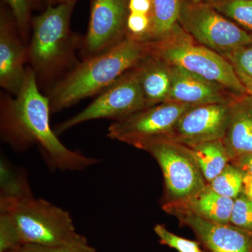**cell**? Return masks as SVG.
Returning a JSON list of instances; mask_svg holds the SVG:
<instances>
[{
  "label": "cell",
  "mask_w": 252,
  "mask_h": 252,
  "mask_svg": "<svg viewBox=\"0 0 252 252\" xmlns=\"http://www.w3.org/2000/svg\"><path fill=\"white\" fill-rule=\"evenodd\" d=\"M51 114L49 97L41 92L34 71L28 67L17 95L1 94V141L17 152L36 146L50 168L54 170L81 171L99 163V159L71 150L61 142L50 124Z\"/></svg>",
  "instance_id": "1"
},
{
  "label": "cell",
  "mask_w": 252,
  "mask_h": 252,
  "mask_svg": "<svg viewBox=\"0 0 252 252\" xmlns=\"http://www.w3.org/2000/svg\"><path fill=\"white\" fill-rule=\"evenodd\" d=\"M76 2L48 5L32 20L28 45V63L35 74L39 89L48 93L80 63L77 58L83 38L73 32L70 18Z\"/></svg>",
  "instance_id": "2"
},
{
  "label": "cell",
  "mask_w": 252,
  "mask_h": 252,
  "mask_svg": "<svg viewBox=\"0 0 252 252\" xmlns=\"http://www.w3.org/2000/svg\"><path fill=\"white\" fill-rule=\"evenodd\" d=\"M151 42L126 38L109 51L84 61L48 93L51 113L100 94L150 55Z\"/></svg>",
  "instance_id": "3"
},
{
  "label": "cell",
  "mask_w": 252,
  "mask_h": 252,
  "mask_svg": "<svg viewBox=\"0 0 252 252\" xmlns=\"http://www.w3.org/2000/svg\"><path fill=\"white\" fill-rule=\"evenodd\" d=\"M0 211L11 215L23 245L58 246L86 240L77 233L69 212L44 199L0 203Z\"/></svg>",
  "instance_id": "4"
},
{
  "label": "cell",
  "mask_w": 252,
  "mask_h": 252,
  "mask_svg": "<svg viewBox=\"0 0 252 252\" xmlns=\"http://www.w3.org/2000/svg\"><path fill=\"white\" fill-rule=\"evenodd\" d=\"M151 56L170 65L179 66L216 83L236 97L247 94L233 64L221 55L185 38L169 37L151 42Z\"/></svg>",
  "instance_id": "5"
},
{
  "label": "cell",
  "mask_w": 252,
  "mask_h": 252,
  "mask_svg": "<svg viewBox=\"0 0 252 252\" xmlns=\"http://www.w3.org/2000/svg\"><path fill=\"white\" fill-rule=\"evenodd\" d=\"M136 148L150 154L161 169L164 203L184 201L207 185L191 149L187 146L162 136L144 141Z\"/></svg>",
  "instance_id": "6"
},
{
  "label": "cell",
  "mask_w": 252,
  "mask_h": 252,
  "mask_svg": "<svg viewBox=\"0 0 252 252\" xmlns=\"http://www.w3.org/2000/svg\"><path fill=\"white\" fill-rule=\"evenodd\" d=\"M149 107L135 67L102 91L85 109L56 126L55 132L59 136L74 126L97 119L117 122Z\"/></svg>",
  "instance_id": "7"
},
{
  "label": "cell",
  "mask_w": 252,
  "mask_h": 252,
  "mask_svg": "<svg viewBox=\"0 0 252 252\" xmlns=\"http://www.w3.org/2000/svg\"><path fill=\"white\" fill-rule=\"evenodd\" d=\"M179 20L199 44L224 57L234 50L252 44V34L208 6L184 5Z\"/></svg>",
  "instance_id": "8"
},
{
  "label": "cell",
  "mask_w": 252,
  "mask_h": 252,
  "mask_svg": "<svg viewBox=\"0 0 252 252\" xmlns=\"http://www.w3.org/2000/svg\"><path fill=\"white\" fill-rule=\"evenodd\" d=\"M129 0H91V15L80 49L81 61L109 51L127 36Z\"/></svg>",
  "instance_id": "9"
},
{
  "label": "cell",
  "mask_w": 252,
  "mask_h": 252,
  "mask_svg": "<svg viewBox=\"0 0 252 252\" xmlns=\"http://www.w3.org/2000/svg\"><path fill=\"white\" fill-rule=\"evenodd\" d=\"M191 106L165 102L144 109L109 126L107 137L133 147L170 134L182 114Z\"/></svg>",
  "instance_id": "10"
},
{
  "label": "cell",
  "mask_w": 252,
  "mask_h": 252,
  "mask_svg": "<svg viewBox=\"0 0 252 252\" xmlns=\"http://www.w3.org/2000/svg\"><path fill=\"white\" fill-rule=\"evenodd\" d=\"M230 104H207L186 111L168 135L170 140L189 148L210 141L223 140L228 121Z\"/></svg>",
  "instance_id": "11"
},
{
  "label": "cell",
  "mask_w": 252,
  "mask_h": 252,
  "mask_svg": "<svg viewBox=\"0 0 252 252\" xmlns=\"http://www.w3.org/2000/svg\"><path fill=\"white\" fill-rule=\"evenodd\" d=\"M162 209L193 230L211 252H252V235L234 225L204 220L169 205H162Z\"/></svg>",
  "instance_id": "12"
},
{
  "label": "cell",
  "mask_w": 252,
  "mask_h": 252,
  "mask_svg": "<svg viewBox=\"0 0 252 252\" xmlns=\"http://www.w3.org/2000/svg\"><path fill=\"white\" fill-rule=\"evenodd\" d=\"M28 45L20 35L14 18L1 10L0 16V86L16 96L26 79Z\"/></svg>",
  "instance_id": "13"
},
{
  "label": "cell",
  "mask_w": 252,
  "mask_h": 252,
  "mask_svg": "<svg viewBox=\"0 0 252 252\" xmlns=\"http://www.w3.org/2000/svg\"><path fill=\"white\" fill-rule=\"evenodd\" d=\"M171 90L167 102L195 106L207 104H230L223 86L189 72L179 66L170 65Z\"/></svg>",
  "instance_id": "14"
},
{
  "label": "cell",
  "mask_w": 252,
  "mask_h": 252,
  "mask_svg": "<svg viewBox=\"0 0 252 252\" xmlns=\"http://www.w3.org/2000/svg\"><path fill=\"white\" fill-rule=\"evenodd\" d=\"M222 141L230 161L252 154V98L248 94L235 97L230 104L229 121Z\"/></svg>",
  "instance_id": "15"
},
{
  "label": "cell",
  "mask_w": 252,
  "mask_h": 252,
  "mask_svg": "<svg viewBox=\"0 0 252 252\" xmlns=\"http://www.w3.org/2000/svg\"><path fill=\"white\" fill-rule=\"evenodd\" d=\"M234 200L216 193L207 184L196 193L179 203H164L215 223L228 224Z\"/></svg>",
  "instance_id": "16"
},
{
  "label": "cell",
  "mask_w": 252,
  "mask_h": 252,
  "mask_svg": "<svg viewBox=\"0 0 252 252\" xmlns=\"http://www.w3.org/2000/svg\"><path fill=\"white\" fill-rule=\"evenodd\" d=\"M136 69L149 105L167 102L172 85L169 64L149 55L136 66Z\"/></svg>",
  "instance_id": "17"
},
{
  "label": "cell",
  "mask_w": 252,
  "mask_h": 252,
  "mask_svg": "<svg viewBox=\"0 0 252 252\" xmlns=\"http://www.w3.org/2000/svg\"><path fill=\"white\" fill-rule=\"evenodd\" d=\"M26 170L5 158L0 162V203H14L32 197Z\"/></svg>",
  "instance_id": "18"
},
{
  "label": "cell",
  "mask_w": 252,
  "mask_h": 252,
  "mask_svg": "<svg viewBox=\"0 0 252 252\" xmlns=\"http://www.w3.org/2000/svg\"><path fill=\"white\" fill-rule=\"evenodd\" d=\"M194 157L207 184H210L230 162L221 140L210 141L191 147Z\"/></svg>",
  "instance_id": "19"
},
{
  "label": "cell",
  "mask_w": 252,
  "mask_h": 252,
  "mask_svg": "<svg viewBox=\"0 0 252 252\" xmlns=\"http://www.w3.org/2000/svg\"><path fill=\"white\" fill-rule=\"evenodd\" d=\"M152 9L149 41H161L171 34L176 21L180 17V0H151Z\"/></svg>",
  "instance_id": "20"
},
{
  "label": "cell",
  "mask_w": 252,
  "mask_h": 252,
  "mask_svg": "<svg viewBox=\"0 0 252 252\" xmlns=\"http://www.w3.org/2000/svg\"><path fill=\"white\" fill-rule=\"evenodd\" d=\"M244 172L230 162L208 184L216 193L234 200L243 192Z\"/></svg>",
  "instance_id": "21"
},
{
  "label": "cell",
  "mask_w": 252,
  "mask_h": 252,
  "mask_svg": "<svg viewBox=\"0 0 252 252\" xmlns=\"http://www.w3.org/2000/svg\"><path fill=\"white\" fill-rule=\"evenodd\" d=\"M9 5L11 15L17 26L20 35L27 45L30 28L31 27V13L36 0H4Z\"/></svg>",
  "instance_id": "22"
},
{
  "label": "cell",
  "mask_w": 252,
  "mask_h": 252,
  "mask_svg": "<svg viewBox=\"0 0 252 252\" xmlns=\"http://www.w3.org/2000/svg\"><path fill=\"white\" fill-rule=\"evenodd\" d=\"M23 243L12 217L0 211V252L20 250Z\"/></svg>",
  "instance_id": "23"
},
{
  "label": "cell",
  "mask_w": 252,
  "mask_h": 252,
  "mask_svg": "<svg viewBox=\"0 0 252 252\" xmlns=\"http://www.w3.org/2000/svg\"><path fill=\"white\" fill-rule=\"evenodd\" d=\"M230 224L252 235V202L243 192L234 199Z\"/></svg>",
  "instance_id": "24"
},
{
  "label": "cell",
  "mask_w": 252,
  "mask_h": 252,
  "mask_svg": "<svg viewBox=\"0 0 252 252\" xmlns=\"http://www.w3.org/2000/svg\"><path fill=\"white\" fill-rule=\"evenodd\" d=\"M219 9L252 32V0H229L220 4Z\"/></svg>",
  "instance_id": "25"
},
{
  "label": "cell",
  "mask_w": 252,
  "mask_h": 252,
  "mask_svg": "<svg viewBox=\"0 0 252 252\" xmlns=\"http://www.w3.org/2000/svg\"><path fill=\"white\" fill-rule=\"evenodd\" d=\"M154 232L158 237L160 243L175 249L178 252H204L198 243L174 234L164 225H155Z\"/></svg>",
  "instance_id": "26"
},
{
  "label": "cell",
  "mask_w": 252,
  "mask_h": 252,
  "mask_svg": "<svg viewBox=\"0 0 252 252\" xmlns=\"http://www.w3.org/2000/svg\"><path fill=\"white\" fill-rule=\"evenodd\" d=\"M20 252H96L94 249L89 245L87 240L81 243L71 245H58V246H44V245H23Z\"/></svg>",
  "instance_id": "27"
},
{
  "label": "cell",
  "mask_w": 252,
  "mask_h": 252,
  "mask_svg": "<svg viewBox=\"0 0 252 252\" xmlns=\"http://www.w3.org/2000/svg\"><path fill=\"white\" fill-rule=\"evenodd\" d=\"M224 57L235 69L252 79V44L238 48Z\"/></svg>",
  "instance_id": "28"
},
{
  "label": "cell",
  "mask_w": 252,
  "mask_h": 252,
  "mask_svg": "<svg viewBox=\"0 0 252 252\" xmlns=\"http://www.w3.org/2000/svg\"><path fill=\"white\" fill-rule=\"evenodd\" d=\"M152 4L151 0H129V13L150 15L152 14Z\"/></svg>",
  "instance_id": "29"
},
{
  "label": "cell",
  "mask_w": 252,
  "mask_h": 252,
  "mask_svg": "<svg viewBox=\"0 0 252 252\" xmlns=\"http://www.w3.org/2000/svg\"><path fill=\"white\" fill-rule=\"evenodd\" d=\"M245 174L252 176V154H245L230 161Z\"/></svg>",
  "instance_id": "30"
},
{
  "label": "cell",
  "mask_w": 252,
  "mask_h": 252,
  "mask_svg": "<svg viewBox=\"0 0 252 252\" xmlns=\"http://www.w3.org/2000/svg\"><path fill=\"white\" fill-rule=\"evenodd\" d=\"M235 72L238 74V77L240 78L242 83H243L244 86L245 87V89L247 91V94L251 96L252 98V79L251 77H248L246 74H244L241 71L238 70V69H235Z\"/></svg>",
  "instance_id": "31"
},
{
  "label": "cell",
  "mask_w": 252,
  "mask_h": 252,
  "mask_svg": "<svg viewBox=\"0 0 252 252\" xmlns=\"http://www.w3.org/2000/svg\"><path fill=\"white\" fill-rule=\"evenodd\" d=\"M243 192L252 202V176L244 173Z\"/></svg>",
  "instance_id": "32"
},
{
  "label": "cell",
  "mask_w": 252,
  "mask_h": 252,
  "mask_svg": "<svg viewBox=\"0 0 252 252\" xmlns=\"http://www.w3.org/2000/svg\"><path fill=\"white\" fill-rule=\"evenodd\" d=\"M77 0H46L48 5H57L64 3L77 2Z\"/></svg>",
  "instance_id": "33"
},
{
  "label": "cell",
  "mask_w": 252,
  "mask_h": 252,
  "mask_svg": "<svg viewBox=\"0 0 252 252\" xmlns=\"http://www.w3.org/2000/svg\"><path fill=\"white\" fill-rule=\"evenodd\" d=\"M190 1L194 3V4H198V2H200L202 0H190Z\"/></svg>",
  "instance_id": "34"
},
{
  "label": "cell",
  "mask_w": 252,
  "mask_h": 252,
  "mask_svg": "<svg viewBox=\"0 0 252 252\" xmlns=\"http://www.w3.org/2000/svg\"><path fill=\"white\" fill-rule=\"evenodd\" d=\"M4 252H20V250H12V251H7Z\"/></svg>",
  "instance_id": "35"
},
{
  "label": "cell",
  "mask_w": 252,
  "mask_h": 252,
  "mask_svg": "<svg viewBox=\"0 0 252 252\" xmlns=\"http://www.w3.org/2000/svg\"></svg>",
  "instance_id": "36"
}]
</instances>
